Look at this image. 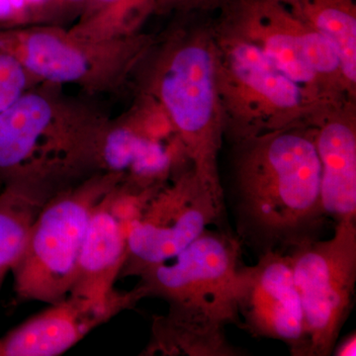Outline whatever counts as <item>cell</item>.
I'll return each mask as SVG.
<instances>
[{"label": "cell", "mask_w": 356, "mask_h": 356, "mask_svg": "<svg viewBox=\"0 0 356 356\" xmlns=\"http://www.w3.org/2000/svg\"><path fill=\"white\" fill-rule=\"evenodd\" d=\"M313 125L232 143L231 205L241 243L257 254L318 238L325 216Z\"/></svg>", "instance_id": "cell-1"}, {"label": "cell", "mask_w": 356, "mask_h": 356, "mask_svg": "<svg viewBox=\"0 0 356 356\" xmlns=\"http://www.w3.org/2000/svg\"><path fill=\"white\" fill-rule=\"evenodd\" d=\"M53 88L28 89L0 112V184L60 191L99 172L97 147L109 119Z\"/></svg>", "instance_id": "cell-2"}, {"label": "cell", "mask_w": 356, "mask_h": 356, "mask_svg": "<svg viewBox=\"0 0 356 356\" xmlns=\"http://www.w3.org/2000/svg\"><path fill=\"white\" fill-rule=\"evenodd\" d=\"M140 69V91L170 116L194 172L225 203L219 154L225 139L213 22L175 28L154 44Z\"/></svg>", "instance_id": "cell-3"}, {"label": "cell", "mask_w": 356, "mask_h": 356, "mask_svg": "<svg viewBox=\"0 0 356 356\" xmlns=\"http://www.w3.org/2000/svg\"><path fill=\"white\" fill-rule=\"evenodd\" d=\"M215 22L255 44L323 111L356 103L334 49L298 0H229Z\"/></svg>", "instance_id": "cell-4"}, {"label": "cell", "mask_w": 356, "mask_h": 356, "mask_svg": "<svg viewBox=\"0 0 356 356\" xmlns=\"http://www.w3.org/2000/svg\"><path fill=\"white\" fill-rule=\"evenodd\" d=\"M156 42L143 32L91 39L58 24L0 29V51L15 58L35 83L74 86L89 95L121 89Z\"/></svg>", "instance_id": "cell-5"}, {"label": "cell", "mask_w": 356, "mask_h": 356, "mask_svg": "<svg viewBox=\"0 0 356 356\" xmlns=\"http://www.w3.org/2000/svg\"><path fill=\"white\" fill-rule=\"evenodd\" d=\"M225 138L313 125L323 111L255 44L213 21Z\"/></svg>", "instance_id": "cell-6"}, {"label": "cell", "mask_w": 356, "mask_h": 356, "mask_svg": "<svg viewBox=\"0 0 356 356\" xmlns=\"http://www.w3.org/2000/svg\"><path fill=\"white\" fill-rule=\"evenodd\" d=\"M119 182L114 173L95 172L49 198L11 270L18 299L51 305L69 296L91 214Z\"/></svg>", "instance_id": "cell-7"}, {"label": "cell", "mask_w": 356, "mask_h": 356, "mask_svg": "<svg viewBox=\"0 0 356 356\" xmlns=\"http://www.w3.org/2000/svg\"><path fill=\"white\" fill-rule=\"evenodd\" d=\"M238 236L206 229L172 262L140 274L147 297L165 300L168 313L180 318L219 325H241L236 285L242 257Z\"/></svg>", "instance_id": "cell-8"}, {"label": "cell", "mask_w": 356, "mask_h": 356, "mask_svg": "<svg viewBox=\"0 0 356 356\" xmlns=\"http://www.w3.org/2000/svg\"><path fill=\"white\" fill-rule=\"evenodd\" d=\"M285 254L301 300L309 356L332 355L353 307L356 220L336 222L329 240L309 238Z\"/></svg>", "instance_id": "cell-9"}, {"label": "cell", "mask_w": 356, "mask_h": 356, "mask_svg": "<svg viewBox=\"0 0 356 356\" xmlns=\"http://www.w3.org/2000/svg\"><path fill=\"white\" fill-rule=\"evenodd\" d=\"M192 168L177 131L161 103L140 91L127 113L107 121L97 147V170L114 173L136 192L154 191Z\"/></svg>", "instance_id": "cell-10"}, {"label": "cell", "mask_w": 356, "mask_h": 356, "mask_svg": "<svg viewBox=\"0 0 356 356\" xmlns=\"http://www.w3.org/2000/svg\"><path fill=\"white\" fill-rule=\"evenodd\" d=\"M225 203L187 168L154 192L129 229L127 252L120 277L139 276L165 264L208 226L221 221Z\"/></svg>", "instance_id": "cell-11"}, {"label": "cell", "mask_w": 356, "mask_h": 356, "mask_svg": "<svg viewBox=\"0 0 356 356\" xmlns=\"http://www.w3.org/2000/svg\"><path fill=\"white\" fill-rule=\"evenodd\" d=\"M236 307L241 329L281 341L292 356H309L310 341L287 254L264 252L254 266L240 267Z\"/></svg>", "instance_id": "cell-12"}, {"label": "cell", "mask_w": 356, "mask_h": 356, "mask_svg": "<svg viewBox=\"0 0 356 356\" xmlns=\"http://www.w3.org/2000/svg\"><path fill=\"white\" fill-rule=\"evenodd\" d=\"M147 298L140 285L98 301L70 294L0 337V356H56Z\"/></svg>", "instance_id": "cell-13"}, {"label": "cell", "mask_w": 356, "mask_h": 356, "mask_svg": "<svg viewBox=\"0 0 356 356\" xmlns=\"http://www.w3.org/2000/svg\"><path fill=\"white\" fill-rule=\"evenodd\" d=\"M156 191L136 192L119 182L95 206L70 294L98 301L114 294L125 262L131 224Z\"/></svg>", "instance_id": "cell-14"}, {"label": "cell", "mask_w": 356, "mask_h": 356, "mask_svg": "<svg viewBox=\"0 0 356 356\" xmlns=\"http://www.w3.org/2000/svg\"><path fill=\"white\" fill-rule=\"evenodd\" d=\"M313 126L325 216L334 222L356 220V103L330 110Z\"/></svg>", "instance_id": "cell-15"}, {"label": "cell", "mask_w": 356, "mask_h": 356, "mask_svg": "<svg viewBox=\"0 0 356 356\" xmlns=\"http://www.w3.org/2000/svg\"><path fill=\"white\" fill-rule=\"evenodd\" d=\"M56 189L29 182H11L0 192V287L19 261L40 211Z\"/></svg>", "instance_id": "cell-16"}, {"label": "cell", "mask_w": 356, "mask_h": 356, "mask_svg": "<svg viewBox=\"0 0 356 356\" xmlns=\"http://www.w3.org/2000/svg\"><path fill=\"white\" fill-rule=\"evenodd\" d=\"M142 355L241 356L243 353L229 343L225 327L166 313L154 318L151 339Z\"/></svg>", "instance_id": "cell-17"}, {"label": "cell", "mask_w": 356, "mask_h": 356, "mask_svg": "<svg viewBox=\"0 0 356 356\" xmlns=\"http://www.w3.org/2000/svg\"><path fill=\"white\" fill-rule=\"evenodd\" d=\"M312 26L337 56L350 95L356 99V0H298Z\"/></svg>", "instance_id": "cell-18"}, {"label": "cell", "mask_w": 356, "mask_h": 356, "mask_svg": "<svg viewBox=\"0 0 356 356\" xmlns=\"http://www.w3.org/2000/svg\"><path fill=\"white\" fill-rule=\"evenodd\" d=\"M156 0H120L104 17L86 29L74 31L81 36L109 40L140 32L147 18L154 13Z\"/></svg>", "instance_id": "cell-19"}, {"label": "cell", "mask_w": 356, "mask_h": 356, "mask_svg": "<svg viewBox=\"0 0 356 356\" xmlns=\"http://www.w3.org/2000/svg\"><path fill=\"white\" fill-rule=\"evenodd\" d=\"M54 0H0V29L55 24Z\"/></svg>", "instance_id": "cell-20"}, {"label": "cell", "mask_w": 356, "mask_h": 356, "mask_svg": "<svg viewBox=\"0 0 356 356\" xmlns=\"http://www.w3.org/2000/svg\"><path fill=\"white\" fill-rule=\"evenodd\" d=\"M35 83L15 58L0 51V112L13 104Z\"/></svg>", "instance_id": "cell-21"}, {"label": "cell", "mask_w": 356, "mask_h": 356, "mask_svg": "<svg viewBox=\"0 0 356 356\" xmlns=\"http://www.w3.org/2000/svg\"><path fill=\"white\" fill-rule=\"evenodd\" d=\"M229 0H156L154 13L178 11L182 13H204L221 10Z\"/></svg>", "instance_id": "cell-22"}, {"label": "cell", "mask_w": 356, "mask_h": 356, "mask_svg": "<svg viewBox=\"0 0 356 356\" xmlns=\"http://www.w3.org/2000/svg\"><path fill=\"white\" fill-rule=\"evenodd\" d=\"M119 1L120 0H86L79 20L70 29L79 31L95 24L109 13Z\"/></svg>", "instance_id": "cell-23"}, {"label": "cell", "mask_w": 356, "mask_h": 356, "mask_svg": "<svg viewBox=\"0 0 356 356\" xmlns=\"http://www.w3.org/2000/svg\"><path fill=\"white\" fill-rule=\"evenodd\" d=\"M355 332L346 337L339 344H336L332 355L337 356H355L356 355Z\"/></svg>", "instance_id": "cell-24"}, {"label": "cell", "mask_w": 356, "mask_h": 356, "mask_svg": "<svg viewBox=\"0 0 356 356\" xmlns=\"http://www.w3.org/2000/svg\"><path fill=\"white\" fill-rule=\"evenodd\" d=\"M86 0H54L58 18L74 11H81Z\"/></svg>", "instance_id": "cell-25"}]
</instances>
